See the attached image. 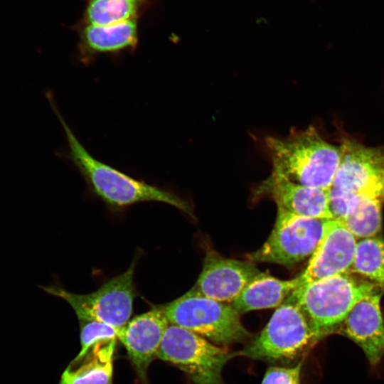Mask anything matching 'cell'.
Masks as SVG:
<instances>
[{
    "instance_id": "5b68a950",
    "label": "cell",
    "mask_w": 384,
    "mask_h": 384,
    "mask_svg": "<svg viewBox=\"0 0 384 384\" xmlns=\"http://www.w3.org/2000/svg\"><path fill=\"white\" fill-rule=\"evenodd\" d=\"M160 307L170 324L193 331L217 345L243 342L251 336L231 304L191 290Z\"/></svg>"
},
{
    "instance_id": "6da1fadb",
    "label": "cell",
    "mask_w": 384,
    "mask_h": 384,
    "mask_svg": "<svg viewBox=\"0 0 384 384\" xmlns=\"http://www.w3.org/2000/svg\"><path fill=\"white\" fill-rule=\"evenodd\" d=\"M272 172L303 186L330 190L341 161L339 146L325 141L314 127L284 137L265 139Z\"/></svg>"
},
{
    "instance_id": "2e32d148",
    "label": "cell",
    "mask_w": 384,
    "mask_h": 384,
    "mask_svg": "<svg viewBox=\"0 0 384 384\" xmlns=\"http://www.w3.org/2000/svg\"><path fill=\"white\" fill-rule=\"evenodd\" d=\"M298 285L297 277L290 280H282L265 272L248 284L231 305L240 314L252 310L277 307Z\"/></svg>"
},
{
    "instance_id": "d6986e66",
    "label": "cell",
    "mask_w": 384,
    "mask_h": 384,
    "mask_svg": "<svg viewBox=\"0 0 384 384\" xmlns=\"http://www.w3.org/2000/svg\"><path fill=\"white\" fill-rule=\"evenodd\" d=\"M146 0H86L82 23L113 25L138 19Z\"/></svg>"
},
{
    "instance_id": "8992f818",
    "label": "cell",
    "mask_w": 384,
    "mask_h": 384,
    "mask_svg": "<svg viewBox=\"0 0 384 384\" xmlns=\"http://www.w3.org/2000/svg\"><path fill=\"white\" fill-rule=\"evenodd\" d=\"M316 343L299 309L285 300L260 334L235 354L252 359L287 363L304 356Z\"/></svg>"
},
{
    "instance_id": "8fae6325",
    "label": "cell",
    "mask_w": 384,
    "mask_h": 384,
    "mask_svg": "<svg viewBox=\"0 0 384 384\" xmlns=\"http://www.w3.org/2000/svg\"><path fill=\"white\" fill-rule=\"evenodd\" d=\"M264 273L250 262L208 253L191 291L218 302H232L248 284Z\"/></svg>"
},
{
    "instance_id": "ac0fdd59",
    "label": "cell",
    "mask_w": 384,
    "mask_h": 384,
    "mask_svg": "<svg viewBox=\"0 0 384 384\" xmlns=\"http://www.w3.org/2000/svg\"><path fill=\"white\" fill-rule=\"evenodd\" d=\"M383 204L375 198L353 196L346 201L341 221L356 239L378 235L382 229Z\"/></svg>"
},
{
    "instance_id": "44dd1931",
    "label": "cell",
    "mask_w": 384,
    "mask_h": 384,
    "mask_svg": "<svg viewBox=\"0 0 384 384\" xmlns=\"http://www.w3.org/2000/svg\"><path fill=\"white\" fill-rule=\"evenodd\" d=\"M120 329L99 321L82 322L80 328L81 348L70 366H76L80 363L97 345L117 340Z\"/></svg>"
},
{
    "instance_id": "7402d4cb",
    "label": "cell",
    "mask_w": 384,
    "mask_h": 384,
    "mask_svg": "<svg viewBox=\"0 0 384 384\" xmlns=\"http://www.w3.org/2000/svg\"><path fill=\"white\" fill-rule=\"evenodd\" d=\"M301 360L292 367L271 366L266 370L261 384H301Z\"/></svg>"
},
{
    "instance_id": "e0dca14e",
    "label": "cell",
    "mask_w": 384,
    "mask_h": 384,
    "mask_svg": "<svg viewBox=\"0 0 384 384\" xmlns=\"http://www.w3.org/2000/svg\"><path fill=\"white\" fill-rule=\"evenodd\" d=\"M117 340L95 346L76 366H68L58 384H112Z\"/></svg>"
},
{
    "instance_id": "ba28073f",
    "label": "cell",
    "mask_w": 384,
    "mask_h": 384,
    "mask_svg": "<svg viewBox=\"0 0 384 384\" xmlns=\"http://www.w3.org/2000/svg\"><path fill=\"white\" fill-rule=\"evenodd\" d=\"M134 267L135 261L124 272L105 282L90 294H75L55 284L41 288L67 302L81 322L99 321L122 329L128 323L132 314L135 296Z\"/></svg>"
},
{
    "instance_id": "277c9868",
    "label": "cell",
    "mask_w": 384,
    "mask_h": 384,
    "mask_svg": "<svg viewBox=\"0 0 384 384\" xmlns=\"http://www.w3.org/2000/svg\"><path fill=\"white\" fill-rule=\"evenodd\" d=\"M341 161L329 190L330 210L341 220L346 201L364 196L384 203V146H366L343 139L339 146Z\"/></svg>"
},
{
    "instance_id": "3957f363",
    "label": "cell",
    "mask_w": 384,
    "mask_h": 384,
    "mask_svg": "<svg viewBox=\"0 0 384 384\" xmlns=\"http://www.w3.org/2000/svg\"><path fill=\"white\" fill-rule=\"evenodd\" d=\"M376 288L368 279L348 272L298 287L286 301L299 309L318 343L336 334L352 307Z\"/></svg>"
},
{
    "instance_id": "5bb4252c",
    "label": "cell",
    "mask_w": 384,
    "mask_h": 384,
    "mask_svg": "<svg viewBox=\"0 0 384 384\" xmlns=\"http://www.w3.org/2000/svg\"><path fill=\"white\" fill-rule=\"evenodd\" d=\"M258 192L269 195L277 207L295 215L334 219L330 210L329 190L298 184L272 172L260 184Z\"/></svg>"
},
{
    "instance_id": "52a82bcc",
    "label": "cell",
    "mask_w": 384,
    "mask_h": 384,
    "mask_svg": "<svg viewBox=\"0 0 384 384\" xmlns=\"http://www.w3.org/2000/svg\"><path fill=\"white\" fill-rule=\"evenodd\" d=\"M235 352L213 344L203 336L169 324L157 358L186 373L194 384H224L222 370Z\"/></svg>"
},
{
    "instance_id": "7c38bea8",
    "label": "cell",
    "mask_w": 384,
    "mask_h": 384,
    "mask_svg": "<svg viewBox=\"0 0 384 384\" xmlns=\"http://www.w3.org/2000/svg\"><path fill=\"white\" fill-rule=\"evenodd\" d=\"M384 291L376 288L350 310L336 334L357 344L369 363L377 365L384 355V320L380 300Z\"/></svg>"
},
{
    "instance_id": "9c48e42d",
    "label": "cell",
    "mask_w": 384,
    "mask_h": 384,
    "mask_svg": "<svg viewBox=\"0 0 384 384\" xmlns=\"http://www.w3.org/2000/svg\"><path fill=\"white\" fill-rule=\"evenodd\" d=\"M326 220L297 215L277 207L270 235L261 247L247 257L253 262L294 265L312 255L321 239Z\"/></svg>"
},
{
    "instance_id": "ffe728a7",
    "label": "cell",
    "mask_w": 384,
    "mask_h": 384,
    "mask_svg": "<svg viewBox=\"0 0 384 384\" xmlns=\"http://www.w3.org/2000/svg\"><path fill=\"white\" fill-rule=\"evenodd\" d=\"M350 272L356 274L384 291V240L380 235L357 242Z\"/></svg>"
},
{
    "instance_id": "7a4b0ae2",
    "label": "cell",
    "mask_w": 384,
    "mask_h": 384,
    "mask_svg": "<svg viewBox=\"0 0 384 384\" xmlns=\"http://www.w3.org/2000/svg\"><path fill=\"white\" fill-rule=\"evenodd\" d=\"M47 97L64 130L68 158L101 199L117 207L157 201L190 212L187 203L173 193L135 179L94 158L68 125L50 95L48 94Z\"/></svg>"
},
{
    "instance_id": "9a60e30c",
    "label": "cell",
    "mask_w": 384,
    "mask_h": 384,
    "mask_svg": "<svg viewBox=\"0 0 384 384\" xmlns=\"http://www.w3.org/2000/svg\"><path fill=\"white\" fill-rule=\"evenodd\" d=\"M79 50L84 59L102 53H116L134 48L138 43V19L107 25L80 23Z\"/></svg>"
},
{
    "instance_id": "30bf717a",
    "label": "cell",
    "mask_w": 384,
    "mask_h": 384,
    "mask_svg": "<svg viewBox=\"0 0 384 384\" xmlns=\"http://www.w3.org/2000/svg\"><path fill=\"white\" fill-rule=\"evenodd\" d=\"M357 242L341 220H327L307 267L297 277L298 287L350 272Z\"/></svg>"
},
{
    "instance_id": "4fadbf2b",
    "label": "cell",
    "mask_w": 384,
    "mask_h": 384,
    "mask_svg": "<svg viewBox=\"0 0 384 384\" xmlns=\"http://www.w3.org/2000/svg\"><path fill=\"white\" fill-rule=\"evenodd\" d=\"M169 324L161 307H156L134 317L119 331L118 340L143 384H147L148 368L157 357Z\"/></svg>"
}]
</instances>
